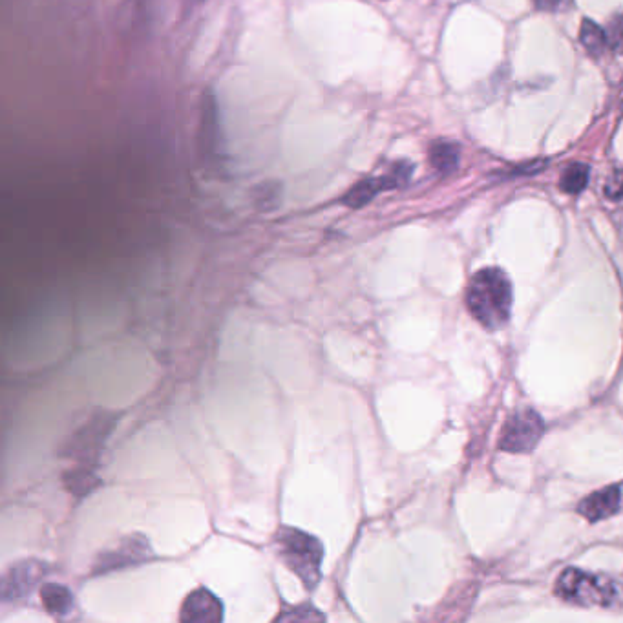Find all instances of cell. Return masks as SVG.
<instances>
[{"instance_id": "52a82bcc", "label": "cell", "mask_w": 623, "mask_h": 623, "mask_svg": "<svg viewBox=\"0 0 623 623\" xmlns=\"http://www.w3.org/2000/svg\"><path fill=\"white\" fill-rule=\"evenodd\" d=\"M543 432L545 423L539 417V413L530 408H523L514 413L505 424L499 439V448L512 454H527L536 448L539 439L543 437Z\"/></svg>"}, {"instance_id": "e0dca14e", "label": "cell", "mask_w": 623, "mask_h": 623, "mask_svg": "<svg viewBox=\"0 0 623 623\" xmlns=\"http://www.w3.org/2000/svg\"><path fill=\"white\" fill-rule=\"evenodd\" d=\"M413 165L410 161H397L395 165H391V169L384 174V180L390 189H401L404 185H408V181L412 180Z\"/></svg>"}, {"instance_id": "277c9868", "label": "cell", "mask_w": 623, "mask_h": 623, "mask_svg": "<svg viewBox=\"0 0 623 623\" xmlns=\"http://www.w3.org/2000/svg\"><path fill=\"white\" fill-rule=\"evenodd\" d=\"M556 594L581 607H611L622 600V589L611 578L567 569L556 581Z\"/></svg>"}, {"instance_id": "4fadbf2b", "label": "cell", "mask_w": 623, "mask_h": 623, "mask_svg": "<svg viewBox=\"0 0 623 623\" xmlns=\"http://www.w3.org/2000/svg\"><path fill=\"white\" fill-rule=\"evenodd\" d=\"M461 159L459 147L450 141H437L430 147V163L435 170L448 174L457 169Z\"/></svg>"}, {"instance_id": "d6986e66", "label": "cell", "mask_w": 623, "mask_h": 623, "mask_svg": "<svg viewBox=\"0 0 623 623\" xmlns=\"http://www.w3.org/2000/svg\"><path fill=\"white\" fill-rule=\"evenodd\" d=\"M605 196L611 200H623V170L614 172L613 176L605 183Z\"/></svg>"}, {"instance_id": "6da1fadb", "label": "cell", "mask_w": 623, "mask_h": 623, "mask_svg": "<svg viewBox=\"0 0 623 623\" xmlns=\"http://www.w3.org/2000/svg\"><path fill=\"white\" fill-rule=\"evenodd\" d=\"M276 556L287 571L293 572L296 580L309 594L317 591L324 580V556L326 550L322 541L304 528L280 525L273 536Z\"/></svg>"}, {"instance_id": "7c38bea8", "label": "cell", "mask_w": 623, "mask_h": 623, "mask_svg": "<svg viewBox=\"0 0 623 623\" xmlns=\"http://www.w3.org/2000/svg\"><path fill=\"white\" fill-rule=\"evenodd\" d=\"M201 147L212 154L216 152L218 145V112H216V103L214 97H203V106H201Z\"/></svg>"}, {"instance_id": "8fae6325", "label": "cell", "mask_w": 623, "mask_h": 623, "mask_svg": "<svg viewBox=\"0 0 623 623\" xmlns=\"http://www.w3.org/2000/svg\"><path fill=\"white\" fill-rule=\"evenodd\" d=\"M382 191H388L384 176H371V178L357 181L340 201L349 209H362L370 201L375 200L377 194H381Z\"/></svg>"}, {"instance_id": "ba28073f", "label": "cell", "mask_w": 623, "mask_h": 623, "mask_svg": "<svg viewBox=\"0 0 623 623\" xmlns=\"http://www.w3.org/2000/svg\"><path fill=\"white\" fill-rule=\"evenodd\" d=\"M225 620V605L207 587H198L181 603L180 622L220 623Z\"/></svg>"}, {"instance_id": "9a60e30c", "label": "cell", "mask_w": 623, "mask_h": 623, "mask_svg": "<svg viewBox=\"0 0 623 623\" xmlns=\"http://www.w3.org/2000/svg\"><path fill=\"white\" fill-rule=\"evenodd\" d=\"M581 44L591 55H602L609 48L607 32L600 28L596 22L583 21L580 32Z\"/></svg>"}, {"instance_id": "2e32d148", "label": "cell", "mask_w": 623, "mask_h": 623, "mask_svg": "<svg viewBox=\"0 0 623 623\" xmlns=\"http://www.w3.org/2000/svg\"><path fill=\"white\" fill-rule=\"evenodd\" d=\"M589 174L591 169L585 163H571L567 169L563 170L561 176V191L567 194H578L583 191L589 183Z\"/></svg>"}, {"instance_id": "5bb4252c", "label": "cell", "mask_w": 623, "mask_h": 623, "mask_svg": "<svg viewBox=\"0 0 623 623\" xmlns=\"http://www.w3.org/2000/svg\"><path fill=\"white\" fill-rule=\"evenodd\" d=\"M276 622H324L326 614L317 609L311 602L284 603L280 613L276 614Z\"/></svg>"}, {"instance_id": "ac0fdd59", "label": "cell", "mask_w": 623, "mask_h": 623, "mask_svg": "<svg viewBox=\"0 0 623 623\" xmlns=\"http://www.w3.org/2000/svg\"><path fill=\"white\" fill-rule=\"evenodd\" d=\"M607 39H609L611 48L623 52V13H618L613 21L609 22Z\"/></svg>"}, {"instance_id": "8992f818", "label": "cell", "mask_w": 623, "mask_h": 623, "mask_svg": "<svg viewBox=\"0 0 623 623\" xmlns=\"http://www.w3.org/2000/svg\"><path fill=\"white\" fill-rule=\"evenodd\" d=\"M48 574V565L44 561H15L4 571L0 578V600L2 605H17L26 602L33 592L43 587L44 578Z\"/></svg>"}, {"instance_id": "7a4b0ae2", "label": "cell", "mask_w": 623, "mask_h": 623, "mask_svg": "<svg viewBox=\"0 0 623 623\" xmlns=\"http://www.w3.org/2000/svg\"><path fill=\"white\" fill-rule=\"evenodd\" d=\"M466 304L481 326L490 331L505 326L512 309V284L497 267H486L474 275L466 293Z\"/></svg>"}, {"instance_id": "30bf717a", "label": "cell", "mask_w": 623, "mask_h": 623, "mask_svg": "<svg viewBox=\"0 0 623 623\" xmlns=\"http://www.w3.org/2000/svg\"><path fill=\"white\" fill-rule=\"evenodd\" d=\"M41 602H43L46 613L50 614L55 620H64L72 616L75 611L74 592L70 587L57 581H44L43 587L39 589Z\"/></svg>"}, {"instance_id": "3957f363", "label": "cell", "mask_w": 623, "mask_h": 623, "mask_svg": "<svg viewBox=\"0 0 623 623\" xmlns=\"http://www.w3.org/2000/svg\"><path fill=\"white\" fill-rule=\"evenodd\" d=\"M117 421L119 419L116 413L97 412L92 413L85 423L79 424L74 432L66 437L59 450L61 459L70 461V466L66 470L99 474L101 455L116 428Z\"/></svg>"}, {"instance_id": "9c48e42d", "label": "cell", "mask_w": 623, "mask_h": 623, "mask_svg": "<svg viewBox=\"0 0 623 623\" xmlns=\"http://www.w3.org/2000/svg\"><path fill=\"white\" fill-rule=\"evenodd\" d=\"M620 505H622L620 488L607 486V488L585 497L578 507V512L583 518L589 519L591 523H598L602 519L614 516L620 510Z\"/></svg>"}, {"instance_id": "5b68a950", "label": "cell", "mask_w": 623, "mask_h": 623, "mask_svg": "<svg viewBox=\"0 0 623 623\" xmlns=\"http://www.w3.org/2000/svg\"><path fill=\"white\" fill-rule=\"evenodd\" d=\"M156 560V552L145 534H127L116 539L110 547L97 552L92 561L90 576H108L114 572L138 569Z\"/></svg>"}, {"instance_id": "ffe728a7", "label": "cell", "mask_w": 623, "mask_h": 623, "mask_svg": "<svg viewBox=\"0 0 623 623\" xmlns=\"http://www.w3.org/2000/svg\"><path fill=\"white\" fill-rule=\"evenodd\" d=\"M534 4L538 6L539 10L556 11L565 4V0H534Z\"/></svg>"}]
</instances>
